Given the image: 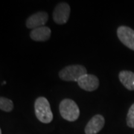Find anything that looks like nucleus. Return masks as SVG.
I'll return each instance as SVG.
<instances>
[{
	"instance_id": "6",
	"label": "nucleus",
	"mask_w": 134,
	"mask_h": 134,
	"mask_svg": "<svg viewBox=\"0 0 134 134\" xmlns=\"http://www.w3.org/2000/svg\"><path fill=\"white\" fill-rule=\"evenodd\" d=\"M78 86L82 90L87 92H92L96 90L99 86V80L98 77L92 74H86L82 76L77 81Z\"/></svg>"
},
{
	"instance_id": "2",
	"label": "nucleus",
	"mask_w": 134,
	"mask_h": 134,
	"mask_svg": "<svg viewBox=\"0 0 134 134\" xmlns=\"http://www.w3.org/2000/svg\"><path fill=\"white\" fill-rule=\"evenodd\" d=\"M59 111L63 119L70 122L76 121L80 115V110L75 100L69 98H65L60 101Z\"/></svg>"
},
{
	"instance_id": "3",
	"label": "nucleus",
	"mask_w": 134,
	"mask_h": 134,
	"mask_svg": "<svg viewBox=\"0 0 134 134\" xmlns=\"http://www.w3.org/2000/svg\"><path fill=\"white\" fill-rule=\"evenodd\" d=\"M86 69L82 65H69L59 72L60 78L65 81H77L86 75Z\"/></svg>"
},
{
	"instance_id": "9",
	"label": "nucleus",
	"mask_w": 134,
	"mask_h": 134,
	"mask_svg": "<svg viewBox=\"0 0 134 134\" xmlns=\"http://www.w3.org/2000/svg\"><path fill=\"white\" fill-rule=\"evenodd\" d=\"M52 34L51 29L47 26H42L33 29L30 32V37L34 41L44 42L49 40Z\"/></svg>"
},
{
	"instance_id": "10",
	"label": "nucleus",
	"mask_w": 134,
	"mask_h": 134,
	"mask_svg": "<svg viewBox=\"0 0 134 134\" xmlns=\"http://www.w3.org/2000/svg\"><path fill=\"white\" fill-rule=\"evenodd\" d=\"M120 82L127 90H134V72L128 70H122L119 74Z\"/></svg>"
},
{
	"instance_id": "7",
	"label": "nucleus",
	"mask_w": 134,
	"mask_h": 134,
	"mask_svg": "<svg viewBox=\"0 0 134 134\" xmlns=\"http://www.w3.org/2000/svg\"><path fill=\"white\" fill-rule=\"evenodd\" d=\"M48 19V14L45 11H39L30 16L26 20V26L28 29H34L45 26Z\"/></svg>"
},
{
	"instance_id": "1",
	"label": "nucleus",
	"mask_w": 134,
	"mask_h": 134,
	"mask_svg": "<svg viewBox=\"0 0 134 134\" xmlns=\"http://www.w3.org/2000/svg\"><path fill=\"white\" fill-rule=\"evenodd\" d=\"M34 113L37 119L42 123L48 124L53 120L50 104L45 97H39L34 102Z\"/></svg>"
},
{
	"instance_id": "11",
	"label": "nucleus",
	"mask_w": 134,
	"mask_h": 134,
	"mask_svg": "<svg viewBox=\"0 0 134 134\" xmlns=\"http://www.w3.org/2000/svg\"><path fill=\"white\" fill-rule=\"evenodd\" d=\"M0 109L5 112H11L14 109V103L11 100L4 97L0 98Z\"/></svg>"
},
{
	"instance_id": "13",
	"label": "nucleus",
	"mask_w": 134,
	"mask_h": 134,
	"mask_svg": "<svg viewBox=\"0 0 134 134\" xmlns=\"http://www.w3.org/2000/svg\"><path fill=\"white\" fill-rule=\"evenodd\" d=\"M0 134H2V129L0 130Z\"/></svg>"
},
{
	"instance_id": "8",
	"label": "nucleus",
	"mask_w": 134,
	"mask_h": 134,
	"mask_svg": "<svg viewBox=\"0 0 134 134\" xmlns=\"http://www.w3.org/2000/svg\"><path fill=\"white\" fill-rule=\"evenodd\" d=\"M105 124V119L103 115L98 114L94 115L85 127V133L86 134H97L100 132L104 127Z\"/></svg>"
},
{
	"instance_id": "5",
	"label": "nucleus",
	"mask_w": 134,
	"mask_h": 134,
	"mask_svg": "<svg viewBox=\"0 0 134 134\" xmlns=\"http://www.w3.org/2000/svg\"><path fill=\"white\" fill-rule=\"evenodd\" d=\"M117 36L126 47L134 51V30L128 26L121 25L117 29Z\"/></svg>"
},
{
	"instance_id": "4",
	"label": "nucleus",
	"mask_w": 134,
	"mask_h": 134,
	"mask_svg": "<svg viewBox=\"0 0 134 134\" xmlns=\"http://www.w3.org/2000/svg\"><path fill=\"white\" fill-rule=\"evenodd\" d=\"M70 6L66 2H60L56 5L53 11V19L55 23L63 25L66 23L70 15Z\"/></svg>"
},
{
	"instance_id": "12",
	"label": "nucleus",
	"mask_w": 134,
	"mask_h": 134,
	"mask_svg": "<svg viewBox=\"0 0 134 134\" xmlns=\"http://www.w3.org/2000/svg\"><path fill=\"white\" fill-rule=\"evenodd\" d=\"M127 125L130 128H134V103L130 106L127 115Z\"/></svg>"
}]
</instances>
